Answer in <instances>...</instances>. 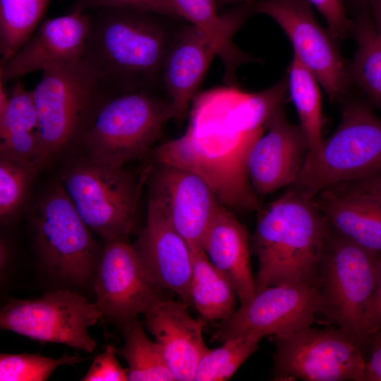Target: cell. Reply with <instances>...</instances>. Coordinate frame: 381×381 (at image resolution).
<instances>
[{"label": "cell", "instance_id": "obj_24", "mask_svg": "<svg viewBox=\"0 0 381 381\" xmlns=\"http://www.w3.org/2000/svg\"><path fill=\"white\" fill-rule=\"evenodd\" d=\"M193 270L189 287L190 305L205 321H222L236 310L235 289L212 264L202 248H191Z\"/></svg>", "mask_w": 381, "mask_h": 381}, {"label": "cell", "instance_id": "obj_30", "mask_svg": "<svg viewBox=\"0 0 381 381\" xmlns=\"http://www.w3.org/2000/svg\"><path fill=\"white\" fill-rule=\"evenodd\" d=\"M262 336L248 334L229 339L219 348L209 349L200 358L194 381H225L258 349Z\"/></svg>", "mask_w": 381, "mask_h": 381}, {"label": "cell", "instance_id": "obj_14", "mask_svg": "<svg viewBox=\"0 0 381 381\" xmlns=\"http://www.w3.org/2000/svg\"><path fill=\"white\" fill-rule=\"evenodd\" d=\"M95 304L109 322L123 326L167 298L127 239L105 241L93 278Z\"/></svg>", "mask_w": 381, "mask_h": 381}, {"label": "cell", "instance_id": "obj_38", "mask_svg": "<svg viewBox=\"0 0 381 381\" xmlns=\"http://www.w3.org/2000/svg\"><path fill=\"white\" fill-rule=\"evenodd\" d=\"M370 356L365 363V381H381V329L370 335Z\"/></svg>", "mask_w": 381, "mask_h": 381}, {"label": "cell", "instance_id": "obj_22", "mask_svg": "<svg viewBox=\"0 0 381 381\" xmlns=\"http://www.w3.org/2000/svg\"><path fill=\"white\" fill-rule=\"evenodd\" d=\"M202 248L231 282L241 306L250 301L255 295V287L248 231L225 206H220L204 238Z\"/></svg>", "mask_w": 381, "mask_h": 381}, {"label": "cell", "instance_id": "obj_13", "mask_svg": "<svg viewBox=\"0 0 381 381\" xmlns=\"http://www.w3.org/2000/svg\"><path fill=\"white\" fill-rule=\"evenodd\" d=\"M321 309L318 282L270 286L220 321L212 339L223 343L248 334H288L311 325Z\"/></svg>", "mask_w": 381, "mask_h": 381}, {"label": "cell", "instance_id": "obj_18", "mask_svg": "<svg viewBox=\"0 0 381 381\" xmlns=\"http://www.w3.org/2000/svg\"><path fill=\"white\" fill-rule=\"evenodd\" d=\"M146 272L160 288L190 305L192 250L165 217L147 202L146 222L132 244Z\"/></svg>", "mask_w": 381, "mask_h": 381}, {"label": "cell", "instance_id": "obj_8", "mask_svg": "<svg viewBox=\"0 0 381 381\" xmlns=\"http://www.w3.org/2000/svg\"><path fill=\"white\" fill-rule=\"evenodd\" d=\"M31 224L37 253L50 274L77 286L93 280L102 250L60 182L38 198Z\"/></svg>", "mask_w": 381, "mask_h": 381}, {"label": "cell", "instance_id": "obj_34", "mask_svg": "<svg viewBox=\"0 0 381 381\" xmlns=\"http://www.w3.org/2000/svg\"><path fill=\"white\" fill-rule=\"evenodd\" d=\"M324 17L327 29L336 40L352 33L353 21L349 19L344 0H306Z\"/></svg>", "mask_w": 381, "mask_h": 381}, {"label": "cell", "instance_id": "obj_27", "mask_svg": "<svg viewBox=\"0 0 381 381\" xmlns=\"http://www.w3.org/2000/svg\"><path fill=\"white\" fill-rule=\"evenodd\" d=\"M288 92L298 114L299 126L309 147L308 156L317 155L323 143V116L320 83L293 55L287 70Z\"/></svg>", "mask_w": 381, "mask_h": 381}, {"label": "cell", "instance_id": "obj_21", "mask_svg": "<svg viewBox=\"0 0 381 381\" xmlns=\"http://www.w3.org/2000/svg\"><path fill=\"white\" fill-rule=\"evenodd\" d=\"M181 17L200 29L214 47L224 67L226 85H237L239 66L260 59L243 51L233 41L235 33L254 12V0H244L224 14L217 11L215 0H169Z\"/></svg>", "mask_w": 381, "mask_h": 381}, {"label": "cell", "instance_id": "obj_26", "mask_svg": "<svg viewBox=\"0 0 381 381\" xmlns=\"http://www.w3.org/2000/svg\"><path fill=\"white\" fill-rule=\"evenodd\" d=\"M352 21L357 49L348 66L350 83L381 109V37L368 8L356 13Z\"/></svg>", "mask_w": 381, "mask_h": 381}, {"label": "cell", "instance_id": "obj_19", "mask_svg": "<svg viewBox=\"0 0 381 381\" xmlns=\"http://www.w3.org/2000/svg\"><path fill=\"white\" fill-rule=\"evenodd\" d=\"M143 315L145 326L160 346L175 380H193L198 363L209 349L202 337L205 320L193 318L182 301L167 297Z\"/></svg>", "mask_w": 381, "mask_h": 381}, {"label": "cell", "instance_id": "obj_11", "mask_svg": "<svg viewBox=\"0 0 381 381\" xmlns=\"http://www.w3.org/2000/svg\"><path fill=\"white\" fill-rule=\"evenodd\" d=\"M102 318L95 303L62 289L37 298L10 300L1 310L0 327L33 340L92 353L97 342L88 329Z\"/></svg>", "mask_w": 381, "mask_h": 381}, {"label": "cell", "instance_id": "obj_1", "mask_svg": "<svg viewBox=\"0 0 381 381\" xmlns=\"http://www.w3.org/2000/svg\"><path fill=\"white\" fill-rule=\"evenodd\" d=\"M271 121L267 107L234 88L205 91L194 99L186 130L155 149V163L190 171L212 188L221 204L260 211L248 171L250 151Z\"/></svg>", "mask_w": 381, "mask_h": 381}, {"label": "cell", "instance_id": "obj_6", "mask_svg": "<svg viewBox=\"0 0 381 381\" xmlns=\"http://www.w3.org/2000/svg\"><path fill=\"white\" fill-rule=\"evenodd\" d=\"M381 173V119L362 100L348 99L334 132L306 155L292 186L315 196L334 186Z\"/></svg>", "mask_w": 381, "mask_h": 381}, {"label": "cell", "instance_id": "obj_9", "mask_svg": "<svg viewBox=\"0 0 381 381\" xmlns=\"http://www.w3.org/2000/svg\"><path fill=\"white\" fill-rule=\"evenodd\" d=\"M141 180L123 166L85 158L67 168L59 182L87 227L105 242L128 238Z\"/></svg>", "mask_w": 381, "mask_h": 381}, {"label": "cell", "instance_id": "obj_33", "mask_svg": "<svg viewBox=\"0 0 381 381\" xmlns=\"http://www.w3.org/2000/svg\"><path fill=\"white\" fill-rule=\"evenodd\" d=\"M75 7L85 11L99 8H126L154 13L176 20L182 19L169 0H75Z\"/></svg>", "mask_w": 381, "mask_h": 381}, {"label": "cell", "instance_id": "obj_39", "mask_svg": "<svg viewBox=\"0 0 381 381\" xmlns=\"http://www.w3.org/2000/svg\"><path fill=\"white\" fill-rule=\"evenodd\" d=\"M368 8L375 28L381 37V0H370Z\"/></svg>", "mask_w": 381, "mask_h": 381}, {"label": "cell", "instance_id": "obj_29", "mask_svg": "<svg viewBox=\"0 0 381 381\" xmlns=\"http://www.w3.org/2000/svg\"><path fill=\"white\" fill-rule=\"evenodd\" d=\"M51 0H0V66L40 25Z\"/></svg>", "mask_w": 381, "mask_h": 381}, {"label": "cell", "instance_id": "obj_35", "mask_svg": "<svg viewBox=\"0 0 381 381\" xmlns=\"http://www.w3.org/2000/svg\"><path fill=\"white\" fill-rule=\"evenodd\" d=\"M116 349L108 344L104 351L97 355L83 381L128 380V369L120 365L116 357Z\"/></svg>", "mask_w": 381, "mask_h": 381}, {"label": "cell", "instance_id": "obj_41", "mask_svg": "<svg viewBox=\"0 0 381 381\" xmlns=\"http://www.w3.org/2000/svg\"><path fill=\"white\" fill-rule=\"evenodd\" d=\"M1 270L4 268L8 258V248L4 240H1L0 244Z\"/></svg>", "mask_w": 381, "mask_h": 381}, {"label": "cell", "instance_id": "obj_25", "mask_svg": "<svg viewBox=\"0 0 381 381\" xmlns=\"http://www.w3.org/2000/svg\"><path fill=\"white\" fill-rule=\"evenodd\" d=\"M14 82L6 109L0 116V149L25 157L40 145L38 114L32 90H26L20 79Z\"/></svg>", "mask_w": 381, "mask_h": 381}, {"label": "cell", "instance_id": "obj_20", "mask_svg": "<svg viewBox=\"0 0 381 381\" xmlns=\"http://www.w3.org/2000/svg\"><path fill=\"white\" fill-rule=\"evenodd\" d=\"M216 52L197 27L189 24L178 28L167 54L162 85L171 102L174 119L180 123L191 104Z\"/></svg>", "mask_w": 381, "mask_h": 381}, {"label": "cell", "instance_id": "obj_32", "mask_svg": "<svg viewBox=\"0 0 381 381\" xmlns=\"http://www.w3.org/2000/svg\"><path fill=\"white\" fill-rule=\"evenodd\" d=\"M38 170L17 161L0 158V218L5 222L20 210Z\"/></svg>", "mask_w": 381, "mask_h": 381}, {"label": "cell", "instance_id": "obj_31", "mask_svg": "<svg viewBox=\"0 0 381 381\" xmlns=\"http://www.w3.org/2000/svg\"><path fill=\"white\" fill-rule=\"evenodd\" d=\"M83 359L68 354L52 358L34 353H1L0 380L44 381L57 368L74 365Z\"/></svg>", "mask_w": 381, "mask_h": 381}, {"label": "cell", "instance_id": "obj_3", "mask_svg": "<svg viewBox=\"0 0 381 381\" xmlns=\"http://www.w3.org/2000/svg\"><path fill=\"white\" fill-rule=\"evenodd\" d=\"M258 212L250 243L258 260L255 294L279 284L318 282L331 226L315 196L291 186Z\"/></svg>", "mask_w": 381, "mask_h": 381}, {"label": "cell", "instance_id": "obj_37", "mask_svg": "<svg viewBox=\"0 0 381 381\" xmlns=\"http://www.w3.org/2000/svg\"><path fill=\"white\" fill-rule=\"evenodd\" d=\"M337 186L381 204V173L365 179Z\"/></svg>", "mask_w": 381, "mask_h": 381}, {"label": "cell", "instance_id": "obj_40", "mask_svg": "<svg viewBox=\"0 0 381 381\" xmlns=\"http://www.w3.org/2000/svg\"><path fill=\"white\" fill-rule=\"evenodd\" d=\"M346 4H350L356 13L364 11L368 8L370 0H346Z\"/></svg>", "mask_w": 381, "mask_h": 381}, {"label": "cell", "instance_id": "obj_4", "mask_svg": "<svg viewBox=\"0 0 381 381\" xmlns=\"http://www.w3.org/2000/svg\"><path fill=\"white\" fill-rule=\"evenodd\" d=\"M32 92L39 119L42 167L78 142L99 107L116 95L83 58L43 71Z\"/></svg>", "mask_w": 381, "mask_h": 381}, {"label": "cell", "instance_id": "obj_15", "mask_svg": "<svg viewBox=\"0 0 381 381\" xmlns=\"http://www.w3.org/2000/svg\"><path fill=\"white\" fill-rule=\"evenodd\" d=\"M149 173L148 202L154 205L190 248H202L221 202L209 184L195 173L155 163Z\"/></svg>", "mask_w": 381, "mask_h": 381}, {"label": "cell", "instance_id": "obj_2", "mask_svg": "<svg viewBox=\"0 0 381 381\" xmlns=\"http://www.w3.org/2000/svg\"><path fill=\"white\" fill-rule=\"evenodd\" d=\"M83 59L113 92L157 89L164 62L178 30L168 17L137 10L99 8Z\"/></svg>", "mask_w": 381, "mask_h": 381}, {"label": "cell", "instance_id": "obj_23", "mask_svg": "<svg viewBox=\"0 0 381 381\" xmlns=\"http://www.w3.org/2000/svg\"><path fill=\"white\" fill-rule=\"evenodd\" d=\"M315 202L336 231L373 252L381 253V204L339 186L325 189Z\"/></svg>", "mask_w": 381, "mask_h": 381}, {"label": "cell", "instance_id": "obj_5", "mask_svg": "<svg viewBox=\"0 0 381 381\" xmlns=\"http://www.w3.org/2000/svg\"><path fill=\"white\" fill-rule=\"evenodd\" d=\"M140 89L111 96L99 107L78 140L88 159L114 166L145 157L169 119V99Z\"/></svg>", "mask_w": 381, "mask_h": 381}, {"label": "cell", "instance_id": "obj_16", "mask_svg": "<svg viewBox=\"0 0 381 381\" xmlns=\"http://www.w3.org/2000/svg\"><path fill=\"white\" fill-rule=\"evenodd\" d=\"M90 24V13L78 7L71 13L41 23L16 54L0 66V81L5 84L80 59Z\"/></svg>", "mask_w": 381, "mask_h": 381}, {"label": "cell", "instance_id": "obj_28", "mask_svg": "<svg viewBox=\"0 0 381 381\" xmlns=\"http://www.w3.org/2000/svg\"><path fill=\"white\" fill-rule=\"evenodd\" d=\"M121 327L124 344L116 353L128 363V380L174 381L160 346L148 338L138 318Z\"/></svg>", "mask_w": 381, "mask_h": 381}, {"label": "cell", "instance_id": "obj_17", "mask_svg": "<svg viewBox=\"0 0 381 381\" xmlns=\"http://www.w3.org/2000/svg\"><path fill=\"white\" fill-rule=\"evenodd\" d=\"M308 151V143L301 126L288 119L282 107L249 155L248 176L257 195L265 196L292 186Z\"/></svg>", "mask_w": 381, "mask_h": 381}, {"label": "cell", "instance_id": "obj_12", "mask_svg": "<svg viewBox=\"0 0 381 381\" xmlns=\"http://www.w3.org/2000/svg\"><path fill=\"white\" fill-rule=\"evenodd\" d=\"M255 13L275 21L298 60L315 76L331 102L343 101L351 85L337 40L317 22L306 0H255Z\"/></svg>", "mask_w": 381, "mask_h": 381}, {"label": "cell", "instance_id": "obj_36", "mask_svg": "<svg viewBox=\"0 0 381 381\" xmlns=\"http://www.w3.org/2000/svg\"><path fill=\"white\" fill-rule=\"evenodd\" d=\"M364 329L370 335L381 329V258L380 260L373 291L364 315Z\"/></svg>", "mask_w": 381, "mask_h": 381}, {"label": "cell", "instance_id": "obj_10", "mask_svg": "<svg viewBox=\"0 0 381 381\" xmlns=\"http://www.w3.org/2000/svg\"><path fill=\"white\" fill-rule=\"evenodd\" d=\"M272 339L274 380L365 381L364 351L339 328L310 325Z\"/></svg>", "mask_w": 381, "mask_h": 381}, {"label": "cell", "instance_id": "obj_7", "mask_svg": "<svg viewBox=\"0 0 381 381\" xmlns=\"http://www.w3.org/2000/svg\"><path fill=\"white\" fill-rule=\"evenodd\" d=\"M380 258L381 253L358 245L331 227L319 264L320 313L351 337L363 351L370 348L364 315Z\"/></svg>", "mask_w": 381, "mask_h": 381}]
</instances>
